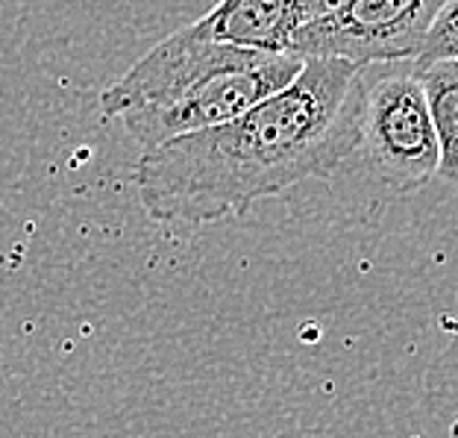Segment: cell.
Wrapping results in <instances>:
<instances>
[{
    "mask_svg": "<svg viewBox=\"0 0 458 438\" xmlns=\"http://www.w3.org/2000/svg\"><path fill=\"white\" fill-rule=\"evenodd\" d=\"M359 150L394 192H414L438 176V135L414 62L364 65Z\"/></svg>",
    "mask_w": 458,
    "mask_h": 438,
    "instance_id": "3957f363",
    "label": "cell"
},
{
    "mask_svg": "<svg viewBox=\"0 0 458 438\" xmlns=\"http://www.w3.org/2000/svg\"><path fill=\"white\" fill-rule=\"evenodd\" d=\"M455 65H458V59H455Z\"/></svg>",
    "mask_w": 458,
    "mask_h": 438,
    "instance_id": "30bf717a",
    "label": "cell"
},
{
    "mask_svg": "<svg viewBox=\"0 0 458 438\" xmlns=\"http://www.w3.org/2000/svg\"><path fill=\"white\" fill-rule=\"evenodd\" d=\"M444 59H458V0H444L441 4L414 65L423 68Z\"/></svg>",
    "mask_w": 458,
    "mask_h": 438,
    "instance_id": "52a82bcc",
    "label": "cell"
},
{
    "mask_svg": "<svg viewBox=\"0 0 458 438\" xmlns=\"http://www.w3.org/2000/svg\"><path fill=\"white\" fill-rule=\"evenodd\" d=\"M418 74L438 135V176L458 185V65L455 59H444L418 68Z\"/></svg>",
    "mask_w": 458,
    "mask_h": 438,
    "instance_id": "8992f818",
    "label": "cell"
},
{
    "mask_svg": "<svg viewBox=\"0 0 458 438\" xmlns=\"http://www.w3.org/2000/svg\"><path fill=\"white\" fill-rule=\"evenodd\" d=\"M300 68L297 54L224 45L185 24L103 89L100 109L121 118L132 142L150 150L247 112L288 86Z\"/></svg>",
    "mask_w": 458,
    "mask_h": 438,
    "instance_id": "7a4b0ae2",
    "label": "cell"
},
{
    "mask_svg": "<svg viewBox=\"0 0 458 438\" xmlns=\"http://www.w3.org/2000/svg\"><path fill=\"white\" fill-rule=\"evenodd\" d=\"M364 68L309 56L297 77L247 112L176 135L135 165L139 201L156 224L209 227L306 180H329L359 150Z\"/></svg>",
    "mask_w": 458,
    "mask_h": 438,
    "instance_id": "6da1fadb",
    "label": "cell"
},
{
    "mask_svg": "<svg viewBox=\"0 0 458 438\" xmlns=\"http://www.w3.org/2000/svg\"><path fill=\"white\" fill-rule=\"evenodd\" d=\"M309 21L303 0H221L194 27L224 45L291 54L297 30Z\"/></svg>",
    "mask_w": 458,
    "mask_h": 438,
    "instance_id": "5b68a950",
    "label": "cell"
},
{
    "mask_svg": "<svg viewBox=\"0 0 458 438\" xmlns=\"http://www.w3.org/2000/svg\"><path fill=\"white\" fill-rule=\"evenodd\" d=\"M341 4H347V0H303L309 21L318 18V15H324V13H332V9L341 6Z\"/></svg>",
    "mask_w": 458,
    "mask_h": 438,
    "instance_id": "ba28073f",
    "label": "cell"
},
{
    "mask_svg": "<svg viewBox=\"0 0 458 438\" xmlns=\"http://www.w3.org/2000/svg\"><path fill=\"white\" fill-rule=\"evenodd\" d=\"M450 438H458V418H455L453 426H450Z\"/></svg>",
    "mask_w": 458,
    "mask_h": 438,
    "instance_id": "9c48e42d",
    "label": "cell"
},
{
    "mask_svg": "<svg viewBox=\"0 0 458 438\" xmlns=\"http://www.w3.org/2000/svg\"><path fill=\"white\" fill-rule=\"evenodd\" d=\"M444 0H347L306 21L291 41L300 59L327 56L352 65L414 62Z\"/></svg>",
    "mask_w": 458,
    "mask_h": 438,
    "instance_id": "277c9868",
    "label": "cell"
}]
</instances>
